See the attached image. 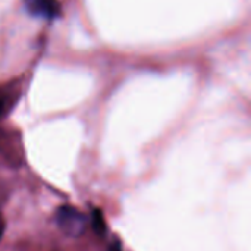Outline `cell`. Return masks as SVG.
<instances>
[{
	"label": "cell",
	"instance_id": "277c9868",
	"mask_svg": "<svg viewBox=\"0 0 251 251\" xmlns=\"http://www.w3.org/2000/svg\"><path fill=\"white\" fill-rule=\"evenodd\" d=\"M107 251H122V244L119 240H115L110 246H109V250Z\"/></svg>",
	"mask_w": 251,
	"mask_h": 251
},
{
	"label": "cell",
	"instance_id": "3957f363",
	"mask_svg": "<svg viewBox=\"0 0 251 251\" xmlns=\"http://www.w3.org/2000/svg\"><path fill=\"white\" fill-rule=\"evenodd\" d=\"M91 226L93 229L96 231V234H104L106 231V224H104V219H103V215L100 210H93V215H91Z\"/></svg>",
	"mask_w": 251,
	"mask_h": 251
},
{
	"label": "cell",
	"instance_id": "5b68a950",
	"mask_svg": "<svg viewBox=\"0 0 251 251\" xmlns=\"http://www.w3.org/2000/svg\"><path fill=\"white\" fill-rule=\"evenodd\" d=\"M3 232H4V221H3V216L0 213V240L3 237Z\"/></svg>",
	"mask_w": 251,
	"mask_h": 251
},
{
	"label": "cell",
	"instance_id": "6da1fadb",
	"mask_svg": "<svg viewBox=\"0 0 251 251\" xmlns=\"http://www.w3.org/2000/svg\"><path fill=\"white\" fill-rule=\"evenodd\" d=\"M59 228L69 237H79L87 229V216L71 206H62L56 212Z\"/></svg>",
	"mask_w": 251,
	"mask_h": 251
},
{
	"label": "cell",
	"instance_id": "7a4b0ae2",
	"mask_svg": "<svg viewBox=\"0 0 251 251\" xmlns=\"http://www.w3.org/2000/svg\"><path fill=\"white\" fill-rule=\"evenodd\" d=\"M26 10L37 16L44 18L47 21L56 19L60 16V3L57 0H24Z\"/></svg>",
	"mask_w": 251,
	"mask_h": 251
}]
</instances>
